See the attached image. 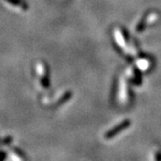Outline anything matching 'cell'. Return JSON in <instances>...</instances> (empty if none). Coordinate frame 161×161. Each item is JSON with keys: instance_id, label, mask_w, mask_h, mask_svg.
<instances>
[{"instance_id": "obj_3", "label": "cell", "mask_w": 161, "mask_h": 161, "mask_svg": "<svg viewBox=\"0 0 161 161\" xmlns=\"http://www.w3.org/2000/svg\"><path fill=\"white\" fill-rule=\"evenodd\" d=\"M6 158V153L3 150H0V161L4 160Z\"/></svg>"}, {"instance_id": "obj_4", "label": "cell", "mask_w": 161, "mask_h": 161, "mask_svg": "<svg viewBox=\"0 0 161 161\" xmlns=\"http://www.w3.org/2000/svg\"><path fill=\"white\" fill-rule=\"evenodd\" d=\"M0 142H1V139H0Z\"/></svg>"}, {"instance_id": "obj_1", "label": "cell", "mask_w": 161, "mask_h": 161, "mask_svg": "<svg viewBox=\"0 0 161 161\" xmlns=\"http://www.w3.org/2000/svg\"><path fill=\"white\" fill-rule=\"evenodd\" d=\"M6 1H8L11 5L23 7V2H21V0H6Z\"/></svg>"}, {"instance_id": "obj_2", "label": "cell", "mask_w": 161, "mask_h": 161, "mask_svg": "<svg viewBox=\"0 0 161 161\" xmlns=\"http://www.w3.org/2000/svg\"><path fill=\"white\" fill-rule=\"evenodd\" d=\"M12 141H13V138H12L11 136H7L5 139L1 140V142H2L3 145H9L12 142Z\"/></svg>"}]
</instances>
